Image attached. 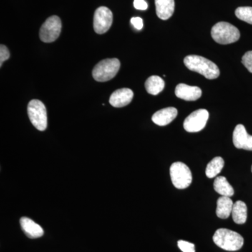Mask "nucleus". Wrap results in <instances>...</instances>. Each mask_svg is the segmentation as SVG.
I'll return each instance as SVG.
<instances>
[{
  "label": "nucleus",
  "instance_id": "dca6fc26",
  "mask_svg": "<svg viewBox=\"0 0 252 252\" xmlns=\"http://www.w3.org/2000/svg\"><path fill=\"white\" fill-rule=\"evenodd\" d=\"M233 202L230 197L221 196L217 200L216 213L220 219H228L233 210Z\"/></svg>",
  "mask_w": 252,
  "mask_h": 252
},
{
  "label": "nucleus",
  "instance_id": "393cba45",
  "mask_svg": "<svg viewBox=\"0 0 252 252\" xmlns=\"http://www.w3.org/2000/svg\"><path fill=\"white\" fill-rule=\"evenodd\" d=\"M131 24L134 26L135 29L140 31L143 28V20L140 17H133L131 18L130 20Z\"/></svg>",
  "mask_w": 252,
  "mask_h": 252
},
{
  "label": "nucleus",
  "instance_id": "f03ea898",
  "mask_svg": "<svg viewBox=\"0 0 252 252\" xmlns=\"http://www.w3.org/2000/svg\"><path fill=\"white\" fill-rule=\"evenodd\" d=\"M213 241L219 248L229 252L238 251L244 245L241 235L227 228L217 230L213 235Z\"/></svg>",
  "mask_w": 252,
  "mask_h": 252
},
{
  "label": "nucleus",
  "instance_id": "4be33fe9",
  "mask_svg": "<svg viewBox=\"0 0 252 252\" xmlns=\"http://www.w3.org/2000/svg\"><path fill=\"white\" fill-rule=\"evenodd\" d=\"M179 248L181 251L183 252H195V245L194 244L189 243V242L185 241V240H179L178 243Z\"/></svg>",
  "mask_w": 252,
  "mask_h": 252
},
{
  "label": "nucleus",
  "instance_id": "9b49d317",
  "mask_svg": "<svg viewBox=\"0 0 252 252\" xmlns=\"http://www.w3.org/2000/svg\"><path fill=\"white\" fill-rule=\"evenodd\" d=\"M134 94L130 89H121L114 91L109 98V103L114 107H124L130 103Z\"/></svg>",
  "mask_w": 252,
  "mask_h": 252
},
{
  "label": "nucleus",
  "instance_id": "b1692460",
  "mask_svg": "<svg viewBox=\"0 0 252 252\" xmlns=\"http://www.w3.org/2000/svg\"><path fill=\"white\" fill-rule=\"evenodd\" d=\"M10 54L9 50H8L6 46L1 44L0 46V66L2 65V63L5 61L9 59Z\"/></svg>",
  "mask_w": 252,
  "mask_h": 252
},
{
  "label": "nucleus",
  "instance_id": "f8f14e48",
  "mask_svg": "<svg viewBox=\"0 0 252 252\" xmlns=\"http://www.w3.org/2000/svg\"><path fill=\"white\" fill-rule=\"evenodd\" d=\"M175 94L179 98L187 101H195L202 95L201 89L197 86H190L180 84L175 89Z\"/></svg>",
  "mask_w": 252,
  "mask_h": 252
},
{
  "label": "nucleus",
  "instance_id": "20e7f679",
  "mask_svg": "<svg viewBox=\"0 0 252 252\" xmlns=\"http://www.w3.org/2000/svg\"><path fill=\"white\" fill-rule=\"evenodd\" d=\"M120 67V61L117 59L103 60L94 66L93 77L99 82H105L117 75Z\"/></svg>",
  "mask_w": 252,
  "mask_h": 252
},
{
  "label": "nucleus",
  "instance_id": "6e6552de",
  "mask_svg": "<svg viewBox=\"0 0 252 252\" xmlns=\"http://www.w3.org/2000/svg\"><path fill=\"white\" fill-rule=\"evenodd\" d=\"M209 119L206 109H198L192 112L184 122V127L187 132H197L203 130Z\"/></svg>",
  "mask_w": 252,
  "mask_h": 252
},
{
  "label": "nucleus",
  "instance_id": "a211bd4d",
  "mask_svg": "<svg viewBox=\"0 0 252 252\" xmlns=\"http://www.w3.org/2000/svg\"><path fill=\"white\" fill-rule=\"evenodd\" d=\"M215 191L222 196L231 197L234 195V189L230 185L225 177L220 176L215 179L214 182Z\"/></svg>",
  "mask_w": 252,
  "mask_h": 252
},
{
  "label": "nucleus",
  "instance_id": "aec40b11",
  "mask_svg": "<svg viewBox=\"0 0 252 252\" xmlns=\"http://www.w3.org/2000/svg\"><path fill=\"white\" fill-rule=\"evenodd\" d=\"M223 166H224V160L221 157L214 158L211 161L207 164L206 171H205L207 177L210 179L217 177V175L221 171Z\"/></svg>",
  "mask_w": 252,
  "mask_h": 252
},
{
  "label": "nucleus",
  "instance_id": "1a4fd4ad",
  "mask_svg": "<svg viewBox=\"0 0 252 252\" xmlns=\"http://www.w3.org/2000/svg\"><path fill=\"white\" fill-rule=\"evenodd\" d=\"M113 14L111 10L105 6H100L96 9L94 14V31L97 34L107 32L112 26Z\"/></svg>",
  "mask_w": 252,
  "mask_h": 252
},
{
  "label": "nucleus",
  "instance_id": "423d86ee",
  "mask_svg": "<svg viewBox=\"0 0 252 252\" xmlns=\"http://www.w3.org/2000/svg\"><path fill=\"white\" fill-rule=\"evenodd\" d=\"M170 177L175 188L185 189L188 188L192 182V173L186 164L182 162H175L170 168Z\"/></svg>",
  "mask_w": 252,
  "mask_h": 252
},
{
  "label": "nucleus",
  "instance_id": "bb28decb",
  "mask_svg": "<svg viewBox=\"0 0 252 252\" xmlns=\"http://www.w3.org/2000/svg\"></svg>",
  "mask_w": 252,
  "mask_h": 252
},
{
  "label": "nucleus",
  "instance_id": "5701e85b",
  "mask_svg": "<svg viewBox=\"0 0 252 252\" xmlns=\"http://www.w3.org/2000/svg\"><path fill=\"white\" fill-rule=\"evenodd\" d=\"M242 63L248 69L249 72L252 73V51H248L244 55Z\"/></svg>",
  "mask_w": 252,
  "mask_h": 252
},
{
  "label": "nucleus",
  "instance_id": "6ab92c4d",
  "mask_svg": "<svg viewBox=\"0 0 252 252\" xmlns=\"http://www.w3.org/2000/svg\"><path fill=\"white\" fill-rule=\"evenodd\" d=\"M145 88L149 94L157 95L160 94L165 88V81L161 77L152 76L146 81Z\"/></svg>",
  "mask_w": 252,
  "mask_h": 252
},
{
  "label": "nucleus",
  "instance_id": "9d476101",
  "mask_svg": "<svg viewBox=\"0 0 252 252\" xmlns=\"http://www.w3.org/2000/svg\"><path fill=\"white\" fill-rule=\"evenodd\" d=\"M233 144L237 149L252 151V136L249 135L245 126L238 124L233 133Z\"/></svg>",
  "mask_w": 252,
  "mask_h": 252
},
{
  "label": "nucleus",
  "instance_id": "0eeeda50",
  "mask_svg": "<svg viewBox=\"0 0 252 252\" xmlns=\"http://www.w3.org/2000/svg\"><path fill=\"white\" fill-rule=\"evenodd\" d=\"M62 29L61 18L57 16H52L48 18L41 26L39 36L43 42L51 43L56 41L60 36Z\"/></svg>",
  "mask_w": 252,
  "mask_h": 252
},
{
  "label": "nucleus",
  "instance_id": "f257e3e1",
  "mask_svg": "<svg viewBox=\"0 0 252 252\" xmlns=\"http://www.w3.org/2000/svg\"><path fill=\"white\" fill-rule=\"evenodd\" d=\"M184 63L189 69L202 74L207 79L220 77V71L217 64L202 56L190 55L185 58Z\"/></svg>",
  "mask_w": 252,
  "mask_h": 252
},
{
  "label": "nucleus",
  "instance_id": "a878e982",
  "mask_svg": "<svg viewBox=\"0 0 252 252\" xmlns=\"http://www.w3.org/2000/svg\"><path fill=\"white\" fill-rule=\"evenodd\" d=\"M134 7L136 9L144 11L148 8V4L146 2L145 0H134Z\"/></svg>",
  "mask_w": 252,
  "mask_h": 252
},
{
  "label": "nucleus",
  "instance_id": "f3484780",
  "mask_svg": "<svg viewBox=\"0 0 252 252\" xmlns=\"http://www.w3.org/2000/svg\"><path fill=\"white\" fill-rule=\"evenodd\" d=\"M232 217L237 224H244L248 219V207L241 200H238L233 204Z\"/></svg>",
  "mask_w": 252,
  "mask_h": 252
},
{
  "label": "nucleus",
  "instance_id": "412c9836",
  "mask_svg": "<svg viewBox=\"0 0 252 252\" xmlns=\"http://www.w3.org/2000/svg\"><path fill=\"white\" fill-rule=\"evenodd\" d=\"M235 16L241 21L252 25V7L241 6L235 10Z\"/></svg>",
  "mask_w": 252,
  "mask_h": 252
},
{
  "label": "nucleus",
  "instance_id": "2eb2a0df",
  "mask_svg": "<svg viewBox=\"0 0 252 252\" xmlns=\"http://www.w3.org/2000/svg\"><path fill=\"white\" fill-rule=\"evenodd\" d=\"M158 17L161 20L169 19L175 11V0H155Z\"/></svg>",
  "mask_w": 252,
  "mask_h": 252
},
{
  "label": "nucleus",
  "instance_id": "4468645a",
  "mask_svg": "<svg viewBox=\"0 0 252 252\" xmlns=\"http://www.w3.org/2000/svg\"><path fill=\"white\" fill-rule=\"evenodd\" d=\"M177 114L178 111L175 107H167L156 112L152 117V122L158 126H167L177 117Z\"/></svg>",
  "mask_w": 252,
  "mask_h": 252
},
{
  "label": "nucleus",
  "instance_id": "ddd939ff",
  "mask_svg": "<svg viewBox=\"0 0 252 252\" xmlns=\"http://www.w3.org/2000/svg\"><path fill=\"white\" fill-rule=\"evenodd\" d=\"M20 223L25 234L29 238H39L44 235L43 228L31 219L22 217L20 220Z\"/></svg>",
  "mask_w": 252,
  "mask_h": 252
},
{
  "label": "nucleus",
  "instance_id": "39448f33",
  "mask_svg": "<svg viewBox=\"0 0 252 252\" xmlns=\"http://www.w3.org/2000/svg\"><path fill=\"white\" fill-rule=\"evenodd\" d=\"M28 114L32 125L37 130H45L48 125L45 105L39 99H32L28 105Z\"/></svg>",
  "mask_w": 252,
  "mask_h": 252
},
{
  "label": "nucleus",
  "instance_id": "7ed1b4c3",
  "mask_svg": "<svg viewBox=\"0 0 252 252\" xmlns=\"http://www.w3.org/2000/svg\"><path fill=\"white\" fill-rule=\"evenodd\" d=\"M211 35L219 44H229L239 40L240 33L238 28L230 23L220 22L212 28Z\"/></svg>",
  "mask_w": 252,
  "mask_h": 252
}]
</instances>
